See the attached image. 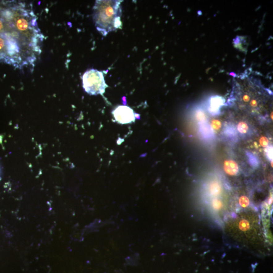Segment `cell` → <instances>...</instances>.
Wrapping results in <instances>:
<instances>
[{
	"label": "cell",
	"instance_id": "1",
	"mask_svg": "<svg viewBox=\"0 0 273 273\" xmlns=\"http://www.w3.org/2000/svg\"><path fill=\"white\" fill-rule=\"evenodd\" d=\"M122 1H96L93 7V18L97 30L104 36L122 27Z\"/></svg>",
	"mask_w": 273,
	"mask_h": 273
},
{
	"label": "cell",
	"instance_id": "2",
	"mask_svg": "<svg viewBox=\"0 0 273 273\" xmlns=\"http://www.w3.org/2000/svg\"><path fill=\"white\" fill-rule=\"evenodd\" d=\"M82 80L85 92L91 95H103L108 87L103 72L98 70L87 71L83 75Z\"/></svg>",
	"mask_w": 273,
	"mask_h": 273
},
{
	"label": "cell",
	"instance_id": "3",
	"mask_svg": "<svg viewBox=\"0 0 273 273\" xmlns=\"http://www.w3.org/2000/svg\"><path fill=\"white\" fill-rule=\"evenodd\" d=\"M113 114L115 121L121 125L130 124L136 121V114L128 106H118L113 110Z\"/></svg>",
	"mask_w": 273,
	"mask_h": 273
},
{
	"label": "cell",
	"instance_id": "4",
	"mask_svg": "<svg viewBox=\"0 0 273 273\" xmlns=\"http://www.w3.org/2000/svg\"><path fill=\"white\" fill-rule=\"evenodd\" d=\"M224 103V100L223 98L219 96H215L211 98L210 100V105L208 110L209 113L213 115L219 113L220 109Z\"/></svg>",
	"mask_w": 273,
	"mask_h": 273
},
{
	"label": "cell",
	"instance_id": "5",
	"mask_svg": "<svg viewBox=\"0 0 273 273\" xmlns=\"http://www.w3.org/2000/svg\"><path fill=\"white\" fill-rule=\"evenodd\" d=\"M199 131L204 138L205 139H211L214 136V130L206 122H199Z\"/></svg>",
	"mask_w": 273,
	"mask_h": 273
},
{
	"label": "cell",
	"instance_id": "6",
	"mask_svg": "<svg viewBox=\"0 0 273 273\" xmlns=\"http://www.w3.org/2000/svg\"><path fill=\"white\" fill-rule=\"evenodd\" d=\"M224 169L226 173L231 176H234L238 172V165L234 161L226 160L224 163Z\"/></svg>",
	"mask_w": 273,
	"mask_h": 273
},
{
	"label": "cell",
	"instance_id": "7",
	"mask_svg": "<svg viewBox=\"0 0 273 273\" xmlns=\"http://www.w3.org/2000/svg\"><path fill=\"white\" fill-rule=\"evenodd\" d=\"M209 190L211 194L214 195H217L219 194L221 190L220 185L218 182H213L211 184Z\"/></svg>",
	"mask_w": 273,
	"mask_h": 273
},
{
	"label": "cell",
	"instance_id": "8",
	"mask_svg": "<svg viewBox=\"0 0 273 273\" xmlns=\"http://www.w3.org/2000/svg\"><path fill=\"white\" fill-rule=\"evenodd\" d=\"M246 155L248 157L249 162L251 165L254 167H256L259 165V160L257 157L255 156L254 154L250 152H246Z\"/></svg>",
	"mask_w": 273,
	"mask_h": 273
},
{
	"label": "cell",
	"instance_id": "9",
	"mask_svg": "<svg viewBox=\"0 0 273 273\" xmlns=\"http://www.w3.org/2000/svg\"><path fill=\"white\" fill-rule=\"evenodd\" d=\"M225 133L229 137H234L236 136V130L234 127L231 126H227L225 130Z\"/></svg>",
	"mask_w": 273,
	"mask_h": 273
},
{
	"label": "cell",
	"instance_id": "10",
	"mask_svg": "<svg viewBox=\"0 0 273 273\" xmlns=\"http://www.w3.org/2000/svg\"><path fill=\"white\" fill-rule=\"evenodd\" d=\"M237 129H238L239 132H240V133L245 134L248 130V126L245 122H241L238 123V126H237Z\"/></svg>",
	"mask_w": 273,
	"mask_h": 273
},
{
	"label": "cell",
	"instance_id": "11",
	"mask_svg": "<svg viewBox=\"0 0 273 273\" xmlns=\"http://www.w3.org/2000/svg\"><path fill=\"white\" fill-rule=\"evenodd\" d=\"M195 117L196 120L199 121L200 122H205L206 118L205 113L202 110H198L196 112Z\"/></svg>",
	"mask_w": 273,
	"mask_h": 273
},
{
	"label": "cell",
	"instance_id": "12",
	"mask_svg": "<svg viewBox=\"0 0 273 273\" xmlns=\"http://www.w3.org/2000/svg\"><path fill=\"white\" fill-rule=\"evenodd\" d=\"M222 126V123L220 122V121L217 119H215L214 121H212L211 124V127L212 129L218 130L219 129H220Z\"/></svg>",
	"mask_w": 273,
	"mask_h": 273
},
{
	"label": "cell",
	"instance_id": "13",
	"mask_svg": "<svg viewBox=\"0 0 273 273\" xmlns=\"http://www.w3.org/2000/svg\"><path fill=\"white\" fill-rule=\"evenodd\" d=\"M239 203L242 207H247L249 204V200L247 197L245 196H242L239 200Z\"/></svg>",
	"mask_w": 273,
	"mask_h": 273
},
{
	"label": "cell",
	"instance_id": "14",
	"mask_svg": "<svg viewBox=\"0 0 273 273\" xmlns=\"http://www.w3.org/2000/svg\"><path fill=\"white\" fill-rule=\"evenodd\" d=\"M212 205H213V207H214L215 209L218 210V209H220L222 207V203H221V201L219 200L215 199L213 201Z\"/></svg>",
	"mask_w": 273,
	"mask_h": 273
},
{
	"label": "cell",
	"instance_id": "15",
	"mask_svg": "<svg viewBox=\"0 0 273 273\" xmlns=\"http://www.w3.org/2000/svg\"><path fill=\"white\" fill-rule=\"evenodd\" d=\"M259 143L262 147H267L269 144V140L266 137H262L259 140Z\"/></svg>",
	"mask_w": 273,
	"mask_h": 273
},
{
	"label": "cell",
	"instance_id": "16",
	"mask_svg": "<svg viewBox=\"0 0 273 273\" xmlns=\"http://www.w3.org/2000/svg\"><path fill=\"white\" fill-rule=\"evenodd\" d=\"M267 156L268 157L269 160H273V147H269L267 149Z\"/></svg>",
	"mask_w": 273,
	"mask_h": 273
}]
</instances>
